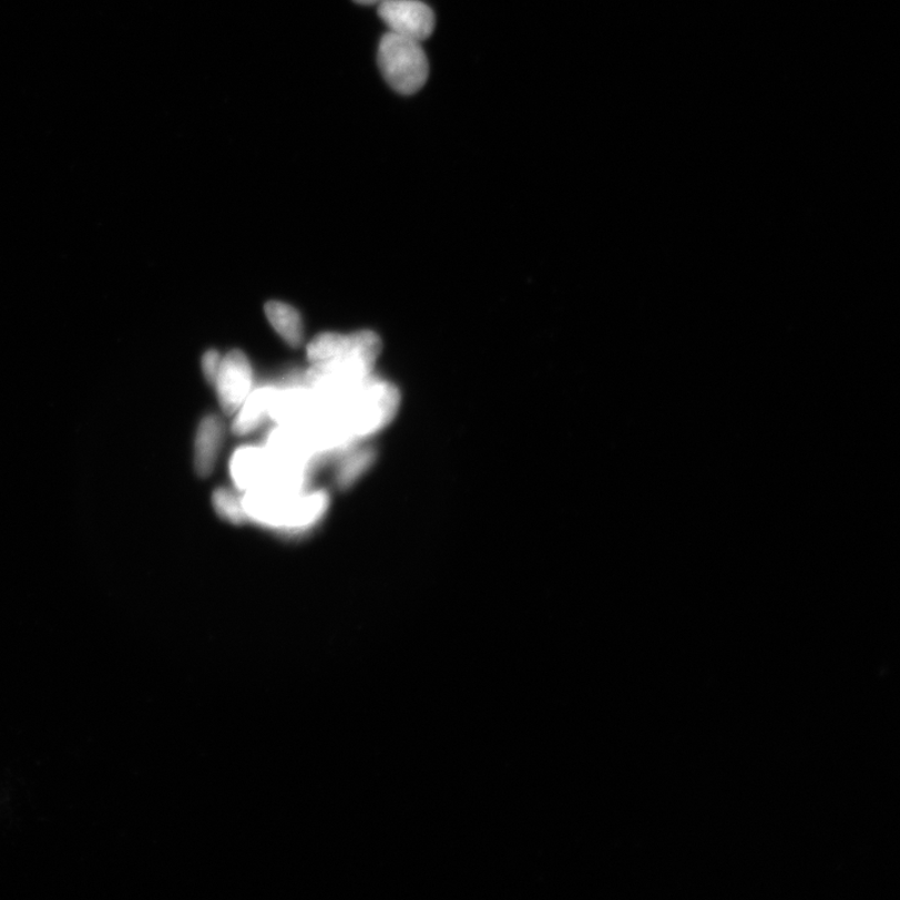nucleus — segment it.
I'll use <instances>...</instances> for the list:
<instances>
[{
    "instance_id": "obj_1",
    "label": "nucleus",
    "mask_w": 900,
    "mask_h": 900,
    "mask_svg": "<svg viewBox=\"0 0 900 900\" xmlns=\"http://www.w3.org/2000/svg\"><path fill=\"white\" fill-rule=\"evenodd\" d=\"M381 351L380 338L371 330L351 335L321 333L310 341V369L306 386L325 403H337L350 389L374 375Z\"/></svg>"
},
{
    "instance_id": "obj_2",
    "label": "nucleus",
    "mask_w": 900,
    "mask_h": 900,
    "mask_svg": "<svg viewBox=\"0 0 900 900\" xmlns=\"http://www.w3.org/2000/svg\"><path fill=\"white\" fill-rule=\"evenodd\" d=\"M329 407L337 410L356 440H364L393 422L400 407V393L390 381L371 375Z\"/></svg>"
},
{
    "instance_id": "obj_3",
    "label": "nucleus",
    "mask_w": 900,
    "mask_h": 900,
    "mask_svg": "<svg viewBox=\"0 0 900 900\" xmlns=\"http://www.w3.org/2000/svg\"><path fill=\"white\" fill-rule=\"evenodd\" d=\"M378 63L388 84L400 94L417 93L428 80V58L413 39L387 33L379 44Z\"/></svg>"
},
{
    "instance_id": "obj_4",
    "label": "nucleus",
    "mask_w": 900,
    "mask_h": 900,
    "mask_svg": "<svg viewBox=\"0 0 900 900\" xmlns=\"http://www.w3.org/2000/svg\"><path fill=\"white\" fill-rule=\"evenodd\" d=\"M378 14L391 33L419 43L434 32L436 16L432 9L419 0H385L379 4Z\"/></svg>"
},
{
    "instance_id": "obj_5",
    "label": "nucleus",
    "mask_w": 900,
    "mask_h": 900,
    "mask_svg": "<svg viewBox=\"0 0 900 900\" xmlns=\"http://www.w3.org/2000/svg\"><path fill=\"white\" fill-rule=\"evenodd\" d=\"M225 415H236L253 390V369L242 350L222 358L214 385Z\"/></svg>"
},
{
    "instance_id": "obj_6",
    "label": "nucleus",
    "mask_w": 900,
    "mask_h": 900,
    "mask_svg": "<svg viewBox=\"0 0 900 900\" xmlns=\"http://www.w3.org/2000/svg\"><path fill=\"white\" fill-rule=\"evenodd\" d=\"M319 399L308 386L277 389L269 418L280 426H305L316 415Z\"/></svg>"
},
{
    "instance_id": "obj_7",
    "label": "nucleus",
    "mask_w": 900,
    "mask_h": 900,
    "mask_svg": "<svg viewBox=\"0 0 900 900\" xmlns=\"http://www.w3.org/2000/svg\"><path fill=\"white\" fill-rule=\"evenodd\" d=\"M272 471L273 458L266 447H242L232 457L231 477L242 492L266 485Z\"/></svg>"
},
{
    "instance_id": "obj_8",
    "label": "nucleus",
    "mask_w": 900,
    "mask_h": 900,
    "mask_svg": "<svg viewBox=\"0 0 900 900\" xmlns=\"http://www.w3.org/2000/svg\"><path fill=\"white\" fill-rule=\"evenodd\" d=\"M224 439V426L217 416L201 420L194 443V467L200 477L213 473Z\"/></svg>"
},
{
    "instance_id": "obj_9",
    "label": "nucleus",
    "mask_w": 900,
    "mask_h": 900,
    "mask_svg": "<svg viewBox=\"0 0 900 900\" xmlns=\"http://www.w3.org/2000/svg\"><path fill=\"white\" fill-rule=\"evenodd\" d=\"M277 389L273 386H266L252 390L236 413L233 432L237 436H247L254 432L269 417L273 398L276 396Z\"/></svg>"
},
{
    "instance_id": "obj_10",
    "label": "nucleus",
    "mask_w": 900,
    "mask_h": 900,
    "mask_svg": "<svg viewBox=\"0 0 900 900\" xmlns=\"http://www.w3.org/2000/svg\"><path fill=\"white\" fill-rule=\"evenodd\" d=\"M270 326L293 348H298L305 339L301 317L296 308L286 303L268 301L264 307Z\"/></svg>"
},
{
    "instance_id": "obj_11",
    "label": "nucleus",
    "mask_w": 900,
    "mask_h": 900,
    "mask_svg": "<svg viewBox=\"0 0 900 900\" xmlns=\"http://www.w3.org/2000/svg\"><path fill=\"white\" fill-rule=\"evenodd\" d=\"M345 458L337 469L336 482L339 489L354 487L364 477L377 459V450L374 447H354L345 453Z\"/></svg>"
},
{
    "instance_id": "obj_12",
    "label": "nucleus",
    "mask_w": 900,
    "mask_h": 900,
    "mask_svg": "<svg viewBox=\"0 0 900 900\" xmlns=\"http://www.w3.org/2000/svg\"><path fill=\"white\" fill-rule=\"evenodd\" d=\"M213 505L224 521L241 525L248 521L242 499L228 489L219 488L213 493Z\"/></svg>"
},
{
    "instance_id": "obj_13",
    "label": "nucleus",
    "mask_w": 900,
    "mask_h": 900,
    "mask_svg": "<svg viewBox=\"0 0 900 900\" xmlns=\"http://www.w3.org/2000/svg\"><path fill=\"white\" fill-rule=\"evenodd\" d=\"M221 361L222 357L217 350H208L207 354L203 356V374L205 379H207L212 386L214 385L215 377L218 375Z\"/></svg>"
},
{
    "instance_id": "obj_14",
    "label": "nucleus",
    "mask_w": 900,
    "mask_h": 900,
    "mask_svg": "<svg viewBox=\"0 0 900 900\" xmlns=\"http://www.w3.org/2000/svg\"><path fill=\"white\" fill-rule=\"evenodd\" d=\"M355 2L361 6H374L385 2V0H355Z\"/></svg>"
}]
</instances>
